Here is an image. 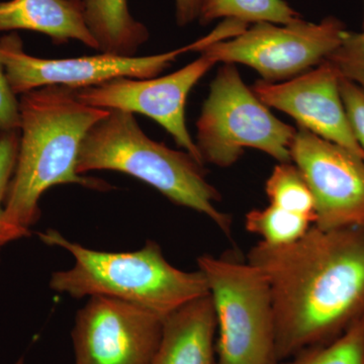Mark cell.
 <instances>
[{
    "label": "cell",
    "mask_w": 364,
    "mask_h": 364,
    "mask_svg": "<svg viewBox=\"0 0 364 364\" xmlns=\"http://www.w3.org/2000/svg\"><path fill=\"white\" fill-rule=\"evenodd\" d=\"M247 261L272 289L275 364L330 343L364 317V226L313 225L287 245L258 242Z\"/></svg>",
    "instance_id": "6da1fadb"
},
{
    "label": "cell",
    "mask_w": 364,
    "mask_h": 364,
    "mask_svg": "<svg viewBox=\"0 0 364 364\" xmlns=\"http://www.w3.org/2000/svg\"><path fill=\"white\" fill-rule=\"evenodd\" d=\"M109 111L85 105L76 90L44 86L20 98V147L4 203L6 221L23 238L39 221L40 200L48 189L77 184L105 191L104 181L79 174V151L86 134Z\"/></svg>",
    "instance_id": "7a4b0ae2"
},
{
    "label": "cell",
    "mask_w": 364,
    "mask_h": 364,
    "mask_svg": "<svg viewBox=\"0 0 364 364\" xmlns=\"http://www.w3.org/2000/svg\"><path fill=\"white\" fill-rule=\"evenodd\" d=\"M39 238L73 256V267L53 273L50 279L53 291L71 298L117 299L164 320L177 309L208 294L207 279L200 269L183 272L170 264L154 241L132 252H105L68 240L56 230L39 233Z\"/></svg>",
    "instance_id": "3957f363"
},
{
    "label": "cell",
    "mask_w": 364,
    "mask_h": 364,
    "mask_svg": "<svg viewBox=\"0 0 364 364\" xmlns=\"http://www.w3.org/2000/svg\"><path fill=\"white\" fill-rule=\"evenodd\" d=\"M203 165L186 151L150 139L133 114L109 111L86 134L77 172L111 170L135 177L170 202L207 215L229 236L231 217L215 207L221 195L207 181Z\"/></svg>",
    "instance_id": "277c9868"
},
{
    "label": "cell",
    "mask_w": 364,
    "mask_h": 364,
    "mask_svg": "<svg viewBox=\"0 0 364 364\" xmlns=\"http://www.w3.org/2000/svg\"><path fill=\"white\" fill-rule=\"evenodd\" d=\"M214 304L215 364H275L272 289L260 268L235 253L198 258Z\"/></svg>",
    "instance_id": "5b68a950"
},
{
    "label": "cell",
    "mask_w": 364,
    "mask_h": 364,
    "mask_svg": "<svg viewBox=\"0 0 364 364\" xmlns=\"http://www.w3.org/2000/svg\"><path fill=\"white\" fill-rule=\"evenodd\" d=\"M296 129L277 119L242 80L234 64H224L210 85L196 122V147L203 163L232 166L248 148L279 163L291 162Z\"/></svg>",
    "instance_id": "8992f818"
},
{
    "label": "cell",
    "mask_w": 364,
    "mask_h": 364,
    "mask_svg": "<svg viewBox=\"0 0 364 364\" xmlns=\"http://www.w3.org/2000/svg\"><path fill=\"white\" fill-rule=\"evenodd\" d=\"M346 33L344 23L334 16L318 23L303 18L289 25L257 23L200 53L217 63L250 67L267 82H282L325 61Z\"/></svg>",
    "instance_id": "52a82bcc"
},
{
    "label": "cell",
    "mask_w": 364,
    "mask_h": 364,
    "mask_svg": "<svg viewBox=\"0 0 364 364\" xmlns=\"http://www.w3.org/2000/svg\"><path fill=\"white\" fill-rule=\"evenodd\" d=\"M188 46L144 57L100 54L77 58L44 59L28 55L18 33L0 39V63L16 95L44 87L61 85L80 90L117 77L153 78L166 70Z\"/></svg>",
    "instance_id": "ba28073f"
},
{
    "label": "cell",
    "mask_w": 364,
    "mask_h": 364,
    "mask_svg": "<svg viewBox=\"0 0 364 364\" xmlns=\"http://www.w3.org/2000/svg\"><path fill=\"white\" fill-rule=\"evenodd\" d=\"M217 64L208 55L162 77H117L76 90L81 102L107 111H122L150 117L171 135L177 146L203 163L196 141L186 126L189 92Z\"/></svg>",
    "instance_id": "9c48e42d"
},
{
    "label": "cell",
    "mask_w": 364,
    "mask_h": 364,
    "mask_svg": "<svg viewBox=\"0 0 364 364\" xmlns=\"http://www.w3.org/2000/svg\"><path fill=\"white\" fill-rule=\"evenodd\" d=\"M163 318L107 296H91L72 329L75 364H152Z\"/></svg>",
    "instance_id": "30bf717a"
},
{
    "label": "cell",
    "mask_w": 364,
    "mask_h": 364,
    "mask_svg": "<svg viewBox=\"0 0 364 364\" xmlns=\"http://www.w3.org/2000/svg\"><path fill=\"white\" fill-rule=\"evenodd\" d=\"M289 151L312 191L314 226H364V160L301 127Z\"/></svg>",
    "instance_id": "8fae6325"
},
{
    "label": "cell",
    "mask_w": 364,
    "mask_h": 364,
    "mask_svg": "<svg viewBox=\"0 0 364 364\" xmlns=\"http://www.w3.org/2000/svg\"><path fill=\"white\" fill-rule=\"evenodd\" d=\"M253 92L268 107L286 112L299 127L337 144L364 160L340 93V76L325 60L315 68L282 81L258 80Z\"/></svg>",
    "instance_id": "7c38bea8"
},
{
    "label": "cell",
    "mask_w": 364,
    "mask_h": 364,
    "mask_svg": "<svg viewBox=\"0 0 364 364\" xmlns=\"http://www.w3.org/2000/svg\"><path fill=\"white\" fill-rule=\"evenodd\" d=\"M215 332L217 318L208 293L163 320L161 341L152 364H215Z\"/></svg>",
    "instance_id": "4fadbf2b"
},
{
    "label": "cell",
    "mask_w": 364,
    "mask_h": 364,
    "mask_svg": "<svg viewBox=\"0 0 364 364\" xmlns=\"http://www.w3.org/2000/svg\"><path fill=\"white\" fill-rule=\"evenodd\" d=\"M20 30L44 33L57 45L78 41L98 51L78 0L0 1V33Z\"/></svg>",
    "instance_id": "5bb4252c"
},
{
    "label": "cell",
    "mask_w": 364,
    "mask_h": 364,
    "mask_svg": "<svg viewBox=\"0 0 364 364\" xmlns=\"http://www.w3.org/2000/svg\"><path fill=\"white\" fill-rule=\"evenodd\" d=\"M87 28L98 51L133 57L149 40L147 26L132 16L128 0H82Z\"/></svg>",
    "instance_id": "9a60e30c"
},
{
    "label": "cell",
    "mask_w": 364,
    "mask_h": 364,
    "mask_svg": "<svg viewBox=\"0 0 364 364\" xmlns=\"http://www.w3.org/2000/svg\"><path fill=\"white\" fill-rule=\"evenodd\" d=\"M219 18L246 23L289 25L301 16L284 0H203L198 21L205 26Z\"/></svg>",
    "instance_id": "2e32d148"
},
{
    "label": "cell",
    "mask_w": 364,
    "mask_h": 364,
    "mask_svg": "<svg viewBox=\"0 0 364 364\" xmlns=\"http://www.w3.org/2000/svg\"><path fill=\"white\" fill-rule=\"evenodd\" d=\"M265 193L270 205L310 218L315 223V200L296 164L279 163L268 177Z\"/></svg>",
    "instance_id": "e0dca14e"
},
{
    "label": "cell",
    "mask_w": 364,
    "mask_h": 364,
    "mask_svg": "<svg viewBox=\"0 0 364 364\" xmlns=\"http://www.w3.org/2000/svg\"><path fill=\"white\" fill-rule=\"evenodd\" d=\"M313 225L310 218L272 205L254 208L245 215V228L249 233L260 236V241L270 246L294 243L305 236Z\"/></svg>",
    "instance_id": "ac0fdd59"
},
{
    "label": "cell",
    "mask_w": 364,
    "mask_h": 364,
    "mask_svg": "<svg viewBox=\"0 0 364 364\" xmlns=\"http://www.w3.org/2000/svg\"><path fill=\"white\" fill-rule=\"evenodd\" d=\"M277 364H364V317L330 343L304 349Z\"/></svg>",
    "instance_id": "d6986e66"
},
{
    "label": "cell",
    "mask_w": 364,
    "mask_h": 364,
    "mask_svg": "<svg viewBox=\"0 0 364 364\" xmlns=\"http://www.w3.org/2000/svg\"><path fill=\"white\" fill-rule=\"evenodd\" d=\"M20 147V131L0 133V251L11 242L23 238L6 221L4 203L13 178Z\"/></svg>",
    "instance_id": "ffe728a7"
},
{
    "label": "cell",
    "mask_w": 364,
    "mask_h": 364,
    "mask_svg": "<svg viewBox=\"0 0 364 364\" xmlns=\"http://www.w3.org/2000/svg\"><path fill=\"white\" fill-rule=\"evenodd\" d=\"M326 60L336 69L340 77L364 91V28L359 33L347 31L341 44Z\"/></svg>",
    "instance_id": "44dd1931"
},
{
    "label": "cell",
    "mask_w": 364,
    "mask_h": 364,
    "mask_svg": "<svg viewBox=\"0 0 364 364\" xmlns=\"http://www.w3.org/2000/svg\"><path fill=\"white\" fill-rule=\"evenodd\" d=\"M340 93L352 132L364 152V91L351 81L340 77Z\"/></svg>",
    "instance_id": "7402d4cb"
},
{
    "label": "cell",
    "mask_w": 364,
    "mask_h": 364,
    "mask_svg": "<svg viewBox=\"0 0 364 364\" xmlns=\"http://www.w3.org/2000/svg\"><path fill=\"white\" fill-rule=\"evenodd\" d=\"M20 100L11 90L4 66L0 63V133L20 131Z\"/></svg>",
    "instance_id": "603a6c76"
},
{
    "label": "cell",
    "mask_w": 364,
    "mask_h": 364,
    "mask_svg": "<svg viewBox=\"0 0 364 364\" xmlns=\"http://www.w3.org/2000/svg\"><path fill=\"white\" fill-rule=\"evenodd\" d=\"M203 0H176V18L179 26L191 25L198 20Z\"/></svg>",
    "instance_id": "cb8c5ba5"
},
{
    "label": "cell",
    "mask_w": 364,
    "mask_h": 364,
    "mask_svg": "<svg viewBox=\"0 0 364 364\" xmlns=\"http://www.w3.org/2000/svg\"><path fill=\"white\" fill-rule=\"evenodd\" d=\"M14 364H25V358H21L20 359H18V361H16V363Z\"/></svg>",
    "instance_id": "d4e9b609"
},
{
    "label": "cell",
    "mask_w": 364,
    "mask_h": 364,
    "mask_svg": "<svg viewBox=\"0 0 364 364\" xmlns=\"http://www.w3.org/2000/svg\"><path fill=\"white\" fill-rule=\"evenodd\" d=\"M364 28V0H363V28Z\"/></svg>",
    "instance_id": "484cf974"
},
{
    "label": "cell",
    "mask_w": 364,
    "mask_h": 364,
    "mask_svg": "<svg viewBox=\"0 0 364 364\" xmlns=\"http://www.w3.org/2000/svg\"><path fill=\"white\" fill-rule=\"evenodd\" d=\"M78 1H82V0H78Z\"/></svg>",
    "instance_id": "4316f807"
}]
</instances>
